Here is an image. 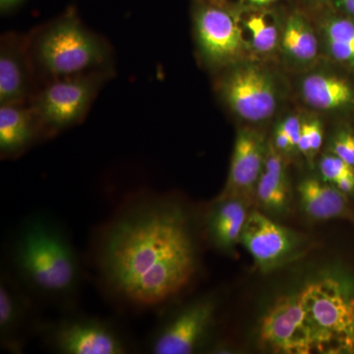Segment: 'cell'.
<instances>
[{"label":"cell","instance_id":"f1b7e54d","mask_svg":"<svg viewBox=\"0 0 354 354\" xmlns=\"http://www.w3.org/2000/svg\"><path fill=\"white\" fill-rule=\"evenodd\" d=\"M27 0H0L1 14H8L19 8Z\"/></svg>","mask_w":354,"mask_h":354},{"label":"cell","instance_id":"5bb4252c","mask_svg":"<svg viewBox=\"0 0 354 354\" xmlns=\"http://www.w3.org/2000/svg\"><path fill=\"white\" fill-rule=\"evenodd\" d=\"M32 41L24 36L6 34L0 46V106H26L32 95Z\"/></svg>","mask_w":354,"mask_h":354},{"label":"cell","instance_id":"52a82bcc","mask_svg":"<svg viewBox=\"0 0 354 354\" xmlns=\"http://www.w3.org/2000/svg\"><path fill=\"white\" fill-rule=\"evenodd\" d=\"M216 313L215 298L193 300L162 316L146 342L152 354H191L206 344Z\"/></svg>","mask_w":354,"mask_h":354},{"label":"cell","instance_id":"9c48e42d","mask_svg":"<svg viewBox=\"0 0 354 354\" xmlns=\"http://www.w3.org/2000/svg\"><path fill=\"white\" fill-rule=\"evenodd\" d=\"M220 88L227 106L249 122L267 120L278 106L276 84L256 64H242L230 70L221 80Z\"/></svg>","mask_w":354,"mask_h":354},{"label":"cell","instance_id":"603a6c76","mask_svg":"<svg viewBox=\"0 0 354 354\" xmlns=\"http://www.w3.org/2000/svg\"><path fill=\"white\" fill-rule=\"evenodd\" d=\"M323 138V127L320 120L304 121L297 151H299L309 162H313L314 158L322 147Z\"/></svg>","mask_w":354,"mask_h":354},{"label":"cell","instance_id":"e0dca14e","mask_svg":"<svg viewBox=\"0 0 354 354\" xmlns=\"http://www.w3.org/2000/svg\"><path fill=\"white\" fill-rule=\"evenodd\" d=\"M300 205L312 220L354 221V212L348 197L333 184L307 178L298 186Z\"/></svg>","mask_w":354,"mask_h":354},{"label":"cell","instance_id":"836d02e7","mask_svg":"<svg viewBox=\"0 0 354 354\" xmlns=\"http://www.w3.org/2000/svg\"><path fill=\"white\" fill-rule=\"evenodd\" d=\"M353 149H354V134H353Z\"/></svg>","mask_w":354,"mask_h":354},{"label":"cell","instance_id":"cb8c5ba5","mask_svg":"<svg viewBox=\"0 0 354 354\" xmlns=\"http://www.w3.org/2000/svg\"><path fill=\"white\" fill-rule=\"evenodd\" d=\"M320 171L324 181L332 184L339 177L354 174V167L333 153L321 160Z\"/></svg>","mask_w":354,"mask_h":354},{"label":"cell","instance_id":"4316f807","mask_svg":"<svg viewBox=\"0 0 354 354\" xmlns=\"http://www.w3.org/2000/svg\"><path fill=\"white\" fill-rule=\"evenodd\" d=\"M272 145H274L277 151H278L279 153H281V155H283V153L288 155V153L295 151L292 145H291L290 137L288 136L283 128L279 124L277 127L276 131H274Z\"/></svg>","mask_w":354,"mask_h":354},{"label":"cell","instance_id":"7a4b0ae2","mask_svg":"<svg viewBox=\"0 0 354 354\" xmlns=\"http://www.w3.org/2000/svg\"><path fill=\"white\" fill-rule=\"evenodd\" d=\"M4 267L39 304L64 313L75 309L83 285L82 261L62 225L44 214L26 218L7 248Z\"/></svg>","mask_w":354,"mask_h":354},{"label":"cell","instance_id":"5b68a950","mask_svg":"<svg viewBox=\"0 0 354 354\" xmlns=\"http://www.w3.org/2000/svg\"><path fill=\"white\" fill-rule=\"evenodd\" d=\"M299 293L315 332L319 353H353L354 297L333 278L313 281Z\"/></svg>","mask_w":354,"mask_h":354},{"label":"cell","instance_id":"4dcf8cb0","mask_svg":"<svg viewBox=\"0 0 354 354\" xmlns=\"http://www.w3.org/2000/svg\"><path fill=\"white\" fill-rule=\"evenodd\" d=\"M276 1H279V0H243L244 3L254 7V8H261V7L269 6Z\"/></svg>","mask_w":354,"mask_h":354},{"label":"cell","instance_id":"8fae6325","mask_svg":"<svg viewBox=\"0 0 354 354\" xmlns=\"http://www.w3.org/2000/svg\"><path fill=\"white\" fill-rule=\"evenodd\" d=\"M194 28L203 58L221 66L236 62L246 44L234 15L218 4L199 1L194 9Z\"/></svg>","mask_w":354,"mask_h":354},{"label":"cell","instance_id":"6da1fadb","mask_svg":"<svg viewBox=\"0 0 354 354\" xmlns=\"http://www.w3.org/2000/svg\"><path fill=\"white\" fill-rule=\"evenodd\" d=\"M190 225L171 198L150 191L128 197L93 237L91 259L104 297L135 314L169 306L198 271Z\"/></svg>","mask_w":354,"mask_h":354},{"label":"cell","instance_id":"484cf974","mask_svg":"<svg viewBox=\"0 0 354 354\" xmlns=\"http://www.w3.org/2000/svg\"><path fill=\"white\" fill-rule=\"evenodd\" d=\"M283 130L290 137L291 145L295 150H297L298 142H299L300 133H301L302 122L295 115H290L279 123Z\"/></svg>","mask_w":354,"mask_h":354},{"label":"cell","instance_id":"d6986e66","mask_svg":"<svg viewBox=\"0 0 354 354\" xmlns=\"http://www.w3.org/2000/svg\"><path fill=\"white\" fill-rule=\"evenodd\" d=\"M281 32V48L290 60L306 64L316 59L318 39L311 25L301 13L290 14Z\"/></svg>","mask_w":354,"mask_h":354},{"label":"cell","instance_id":"7402d4cb","mask_svg":"<svg viewBox=\"0 0 354 354\" xmlns=\"http://www.w3.org/2000/svg\"><path fill=\"white\" fill-rule=\"evenodd\" d=\"M244 27L250 35V44L254 50L269 53L276 50L281 39L277 16L271 11H252L246 16Z\"/></svg>","mask_w":354,"mask_h":354},{"label":"cell","instance_id":"1f68e13d","mask_svg":"<svg viewBox=\"0 0 354 354\" xmlns=\"http://www.w3.org/2000/svg\"><path fill=\"white\" fill-rule=\"evenodd\" d=\"M309 6L321 7L327 4L330 0H304Z\"/></svg>","mask_w":354,"mask_h":354},{"label":"cell","instance_id":"3957f363","mask_svg":"<svg viewBox=\"0 0 354 354\" xmlns=\"http://www.w3.org/2000/svg\"><path fill=\"white\" fill-rule=\"evenodd\" d=\"M109 53L106 43L88 31L73 8L44 27L32 46L35 62L53 79L102 68Z\"/></svg>","mask_w":354,"mask_h":354},{"label":"cell","instance_id":"d6a6232c","mask_svg":"<svg viewBox=\"0 0 354 354\" xmlns=\"http://www.w3.org/2000/svg\"><path fill=\"white\" fill-rule=\"evenodd\" d=\"M211 3L216 4V2L221 1V0H208Z\"/></svg>","mask_w":354,"mask_h":354},{"label":"cell","instance_id":"ac0fdd59","mask_svg":"<svg viewBox=\"0 0 354 354\" xmlns=\"http://www.w3.org/2000/svg\"><path fill=\"white\" fill-rule=\"evenodd\" d=\"M301 94L311 108L337 111L354 104L353 86L341 78L325 73L311 74L301 82Z\"/></svg>","mask_w":354,"mask_h":354},{"label":"cell","instance_id":"f546056e","mask_svg":"<svg viewBox=\"0 0 354 354\" xmlns=\"http://www.w3.org/2000/svg\"><path fill=\"white\" fill-rule=\"evenodd\" d=\"M337 8L354 19V0H334Z\"/></svg>","mask_w":354,"mask_h":354},{"label":"cell","instance_id":"277c9868","mask_svg":"<svg viewBox=\"0 0 354 354\" xmlns=\"http://www.w3.org/2000/svg\"><path fill=\"white\" fill-rule=\"evenodd\" d=\"M44 346L57 354H129L135 344L113 321L64 312L55 320H41L38 334Z\"/></svg>","mask_w":354,"mask_h":354},{"label":"cell","instance_id":"8992f818","mask_svg":"<svg viewBox=\"0 0 354 354\" xmlns=\"http://www.w3.org/2000/svg\"><path fill=\"white\" fill-rule=\"evenodd\" d=\"M108 73L100 68L53 79L35 95L30 106L43 136H51L82 120Z\"/></svg>","mask_w":354,"mask_h":354},{"label":"cell","instance_id":"ba28073f","mask_svg":"<svg viewBox=\"0 0 354 354\" xmlns=\"http://www.w3.org/2000/svg\"><path fill=\"white\" fill-rule=\"evenodd\" d=\"M261 346L274 353H319L318 342L300 293L279 298L262 319Z\"/></svg>","mask_w":354,"mask_h":354},{"label":"cell","instance_id":"4fadbf2b","mask_svg":"<svg viewBox=\"0 0 354 354\" xmlns=\"http://www.w3.org/2000/svg\"><path fill=\"white\" fill-rule=\"evenodd\" d=\"M267 149L264 137L260 133L250 129L239 130L227 183L213 201L239 199L250 206L255 201L256 188L264 171Z\"/></svg>","mask_w":354,"mask_h":354},{"label":"cell","instance_id":"2e32d148","mask_svg":"<svg viewBox=\"0 0 354 354\" xmlns=\"http://www.w3.org/2000/svg\"><path fill=\"white\" fill-rule=\"evenodd\" d=\"M43 136L31 106H0V153L2 158H15L26 152Z\"/></svg>","mask_w":354,"mask_h":354},{"label":"cell","instance_id":"30bf717a","mask_svg":"<svg viewBox=\"0 0 354 354\" xmlns=\"http://www.w3.org/2000/svg\"><path fill=\"white\" fill-rule=\"evenodd\" d=\"M241 243L252 256L258 269L269 272L295 259L304 249V239L255 209L247 216Z\"/></svg>","mask_w":354,"mask_h":354},{"label":"cell","instance_id":"ffe728a7","mask_svg":"<svg viewBox=\"0 0 354 354\" xmlns=\"http://www.w3.org/2000/svg\"><path fill=\"white\" fill-rule=\"evenodd\" d=\"M326 46L330 57L342 64L354 67V19L332 15L323 24Z\"/></svg>","mask_w":354,"mask_h":354},{"label":"cell","instance_id":"83f0119b","mask_svg":"<svg viewBox=\"0 0 354 354\" xmlns=\"http://www.w3.org/2000/svg\"><path fill=\"white\" fill-rule=\"evenodd\" d=\"M335 187L341 191V192L346 194V196H353L354 195V174H348L339 177V179L332 183Z\"/></svg>","mask_w":354,"mask_h":354},{"label":"cell","instance_id":"7c38bea8","mask_svg":"<svg viewBox=\"0 0 354 354\" xmlns=\"http://www.w3.org/2000/svg\"><path fill=\"white\" fill-rule=\"evenodd\" d=\"M39 304L6 267L0 272V346L12 354L24 353L41 319Z\"/></svg>","mask_w":354,"mask_h":354},{"label":"cell","instance_id":"9a60e30c","mask_svg":"<svg viewBox=\"0 0 354 354\" xmlns=\"http://www.w3.org/2000/svg\"><path fill=\"white\" fill-rule=\"evenodd\" d=\"M249 205L239 199L212 201L205 214L207 239L218 250H232L241 242Z\"/></svg>","mask_w":354,"mask_h":354},{"label":"cell","instance_id":"d4e9b609","mask_svg":"<svg viewBox=\"0 0 354 354\" xmlns=\"http://www.w3.org/2000/svg\"><path fill=\"white\" fill-rule=\"evenodd\" d=\"M332 151L334 155L354 167V149L351 133H339L333 142Z\"/></svg>","mask_w":354,"mask_h":354},{"label":"cell","instance_id":"44dd1931","mask_svg":"<svg viewBox=\"0 0 354 354\" xmlns=\"http://www.w3.org/2000/svg\"><path fill=\"white\" fill-rule=\"evenodd\" d=\"M255 201L272 215H285L290 209V190L286 174L263 171L256 188Z\"/></svg>","mask_w":354,"mask_h":354}]
</instances>
